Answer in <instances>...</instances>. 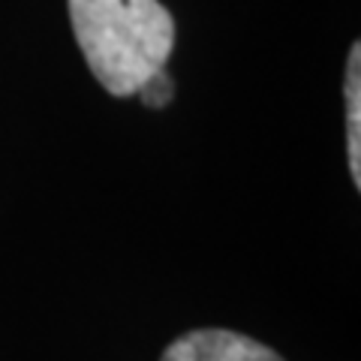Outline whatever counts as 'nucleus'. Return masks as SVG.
<instances>
[{
    "label": "nucleus",
    "instance_id": "nucleus-4",
    "mask_svg": "<svg viewBox=\"0 0 361 361\" xmlns=\"http://www.w3.org/2000/svg\"><path fill=\"white\" fill-rule=\"evenodd\" d=\"M135 94L142 97V103L148 109H166L169 103H172V97H175V82H172V75H169L166 66H163V70H157L154 75L145 78Z\"/></svg>",
    "mask_w": 361,
    "mask_h": 361
},
{
    "label": "nucleus",
    "instance_id": "nucleus-2",
    "mask_svg": "<svg viewBox=\"0 0 361 361\" xmlns=\"http://www.w3.org/2000/svg\"><path fill=\"white\" fill-rule=\"evenodd\" d=\"M160 361H283L274 349L238 331L199 329L166 346Z\"/></svg>",
    "mask_w": 361,
    "mask_h": 361
},
{
    "label": "nucleus",
    "instance_id": "nucleus-3",
    "mask_svg": "<svg viewBox=\"0 0 361 361\" xmlns=\"http://www.w3.org/2000/svg\"><path fill=\"white\" fill-rule=\"evenodd\" d=\"M346 154L353 184L361 187V45L355 42L346 61Z\"/></svg>",
    "mask_w": 361,
    "mask_h": 361
},
{
    "label": "nucleus",
    "instance_id": "nucleus-1",
    "mask_svg": "<svg viewBox=\"0 0 361 361\" xmlns=\"http://www.w3.org/2000/svg\"><path fill=\"white\" fill-rule=\"evenodd\" d=\"M75 42L111 97H133L163 70L175 45V18L160 0H66Z\"/></svg>",
    "mask_w": 361,
    "mask_h": 361
}]
</instances>
